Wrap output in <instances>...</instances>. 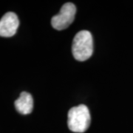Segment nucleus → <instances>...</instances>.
<instances>
[{
  "instance_id": "1",
  "label": "nucleus",
  "mask_w": 133,
  "mask_h": 133,
  "mask_svg": "<svg viewBox=\"0 0 133 133\" xmlns=\"http://www.w3.org/2000/svg\"><path fill=\"white\" fill-rule=\"evenodd\" d=\"M72 52L77 61L84 62L92 56L93 52V39L90 32L81 30L73 38Z\"/></svg>"
},
{
  "instance_id": "2",
  "label": "nucleus",
  "mask_w": 133,
  "mask_h": 133,
  "mask_svg": "<svg viewBox=\"0 0 133 133\" xmlns=\"http://www.w3.org/2000/svg\"><path fill=\"white\" fill-rule=\"evenodd\" d=\"M90 113L88 107L84 104L74 107L68 112L67 125L72 132L83 133L90 125Z\"/></svg>"
},
{
  "instance_id": "3",
  "label": "nucleus",
  "mask_w": 133,
  "mask_h": 133,
  "mask_svg": "<svg viewBox=\"0 0 133 133\" xmlns=\"http://www.w3.org/2000/svg\"><path fill=\"white\" fill-rule=\"evenodd\" d=\"M76 14V7L71 2L62 6L59 14L54 16L51 20L52 28L58 30L67 28L73 22Z\"/></svg>"
},
{
  "instance_id": "4",
  "label": "nucleus",
  "mask_w": 133,
  "mask_h": 133,
  "mask_svg": "<svg viewBox=\"0 0 133 133\" xmlns=\"http://www.w3.org/2000/svg\"><path fill=\"white\" fill-rule=\"evenodd\" d=\"M17 15L13 12L6 13L0 19V36L11 37L14 36L19 28Z\"/></svg>"
},
{
  "instance_id": "5",
  "label": "nucleus",
  "mask_w": 133,
  "mask_h": 133,
  "mask_svg": "<svg viewBox=\"0 0 133 133\" xmlns=\"http://www.w3.org/2000/svg\"><path fill=\"white\" fill-rule=\"evenodd\" d=\"M16 110L22 115L31 113L33 108V99L32 95L27 92H22L19 98L14 103Z\"/></svg>"
}]
</instances>
